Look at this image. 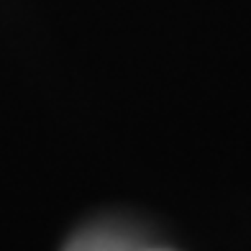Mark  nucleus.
<instances>
[{
	"label": "nucleus",
	"mask_w": 251,
	"mask_h": 251,
	"mask_svg": "<svg viewBox=\"0 0 251 251\" xmlns=\"http://www.w3.org/2000/svg\"><path fill=\"white\" fill-rule=\"evenodd\" d=\"M64 251H136V244L118 228H87L75 236Z\"/></svg>",
	"instance_id": "obj_1"
}]
</instances>
